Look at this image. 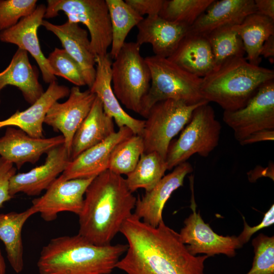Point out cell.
<instances>
[{"label": "cell", "instance_id": "1", "mask_svg": "<svg viewBox=\"0 0 274 274\" xmlns=\"http://www.w3.org/2000/svg\"><path fill=\"white\" fill-rule=\"evenodd\" d=\"M120 232L127 241V249L116 268L126 274H204L209 256L192 255L179 234L163 220L153 227L133 213Z\"/></svg>", "mask_w": 274, "mask_h": 274}, {"label": "cell", "instance_id": "2", "mask_svg": "<svg viewBox=\"0 0 274 274\" xmlns=\"http://www.w3.org/2000/svg\"><path fill=\"white\" fill-rule=\"evenodd\" d=\"M136 197L125 179L107 169L96 176L87 188L78 215V234L98 246H107L133 214Z\"/></svg>", "mask_w": 274, "mask_h": 274}, {"label": "cell", "instance_id": "3", "mask_svg": "<svg viewBox=\"0 0 274 274\" xmlns=\"http://www.w3.org/2000/svg\"><path fill=\"white\" fill-rule=\"evenodd\" d=\"M127 245H95L78 234L51 239L40 252L39 274H110Z\"/></svg>", "mask_w": 274, "mask_h": 274}, {"label": "cell", "instance_id": "4", "mask_svg": "<svg viewBox=\"0 0 274 274\" xmlns=\"http://www.w3.org/2000/svg\"><path fill=\"white\" fill-rule=\"evenodd\" d=\"M273 79V70L236 57L203 78L201 92L208 102H216L224 111H233L244 108L263 84Z\"/></svg>", "mask_w": 274, "mask_h": 274}, {"label": "cell", "instance_id": "5", "mask_svg": "<svg viewBox=\"0 0 274 274\" xmlns=\"http://www.w3.org/2000/svg\"><path fill=\"white\" fill-rule=\"evenodd\" d=\"M150 69L151 84L144 100L143 117L155 103L171 99L195 105L204 101L201 92L202 78L181 68L166 58L155 55L145 58Z\"/></svg>", "mask_w": 274, "mask_h": 274}, {"label": "cell", "instance_id": "6", "mask_svg": "<svg viewBox=\"0 0 274 274\" xmlns=\"http://www.w3.org/2000/svg\"><path fill=\"white\" fill-rule=\"evenodd\" d=\"M136 42H125L111 66L112 87L127 109L143 116L144 100L151 84L150 69Z\"/></svg>", "mask_w": 274, "mask_h": 274}, {"label": "cell", "instance_id": "7", "mask_svg": "<svg viewBox=\"0 0 274 274\" xmlns=\"http://www.w3.org/2000/svg\"><path fill=\"white\" fill-rule=\"evenodd\" d=\"M221 130L209 102L199 106L178 139L170 143L165 158L167 169L186 162L194 154L208 157L218 145Z\"/></svg>", "mask_w": 274, "mask_h": 274}, {"label": "cell", "instance_id": "8", "mask_svg": "<svg viewBox=\"0 0 274 274\" xmlns=\"http://www.w3.org/2000/svg\"><path fill=\"white\" fill-rule=\"evenodd\" d=\"M45 18H52L62 12L68 21L82 23L90 35L92 51L95 56L107 54L112 43L110 17L106 0H48Z\"/></svg>", "mask_w": 274, "mask_h": 274}, {"label": "cell", "instance_id": "9", "mask_svg": "<svg viewBox=\"0 0 274 274\" xmlns=\"http://www.w3.org/2000/svg\"><path fill=\"white\" fill-rule=\"evenodd\" d=\"M206 102H209L189 105L182 101L168 99L155 103L149 110L145 120L142 135L144 153L157 152L165 160L173 138L189 123L194 110Z\"/></svg>", "mask_w": 274, "mask_h": 274}, {"label": "cell", "instance_id": "10", "mask_svg": "<svg viewBox=\"0 0 274 274\" xmlns=\"http://www.w3.org/2000/svg\"><path fill=\"white\" fill-rule=\"evenodd\" d=\"M223 121L238 142L265 129H274V80L263 84L243 108L224 111Z\"/></svg>", "mask_w": 274, "mask_h": 274}, {"label": "cell", "instance_id": "11", "mask_svg": "<svg viewBox=\"0 0 274 274\" xmlns=\"http://www.w3.org/2000/svg\"><path fill=\"white\" fill-rule=\"evenodd\" d=\"M95 177L66 180L61 175L42 196L32 200L31 207L47 222L55 220L63 212L78 216L83 208L86 190Z\"/></svg>", "mask_w": 274, "mask_h": 274}, {"label": "cell", "instance_id": "12", "mask_svg": "<svg viewBox=\"0 0 274 274\" xmlns=\"http://www.w3.org/2000/svg\"><path fill=\"white\" fill-rule=\"evenodd\" d=\"M192 213L184 221V226L179 233L181 240L193 255L204 254L208 256L224 254L234 257L236 250L242 247L235 235L223 236L215 232L196 213L195 203L191 206Z\"/></svg>", "mask_w": 274, "mask_h": 274}, {"label": "cell", "instance_id": "13", "mask_svg": "<svg viewBox=\"0 0 274 274\" xmlns=\"http://www.w3.org/2000/svg\"><path fill=\"white\" fill-rule=\"evenodd\" d=\"M96 97L89 89L81 91L79 87L74 86L68 99L61 103L55 102L46 114L44 123L62 133L70 157L74 135L90 112Z\"/></svg>", "mask_w": 274, "mask_h": 274}, {"label": "cell", "instance_id": "14", "mask_svg": "<svg viewBox=\"0 0 274 274\" xmlns=\"http://www.w3.org/2000/svg\"><path fill=\"white\" fill-rule=\"evenodd\" d=\"M46 154L44 164L28 172L15 174L10 178L9 191L12 198L20 192L28 196L40 195L64 171L71 161L64 144L53 148Z\"/></svg>", "mask_w": 274, "mask_h": 274}, {"label": "cell", "instance_id": "15", "mask_svg": "<svg viewBox=\"0 0 274 274\" xmlns=\"http://www.w3.org/2000/svg\"><path fill=\"white\" fill-rule=\"evenodd\" d=\"M46 6H37L29 15L21 19L14 26L0 32V41L14 44L27 53L36 61L44 81L50 84L56 80L47 58L44 55L38 37V29L43 20Z\"/></svg>", "mask_w": 274, "mask_h": 274}, {"label": "cell", "instance_id": "16", "mask_svg": "<svg viewBox=\"0 0 274 274\" xmlns=\"http://www.w3.org/2000/svg\"><path fill=\"white\" fill-rule=\"evenodd\" d=\"M64 144L62 135L36 138L19 128L8 126L0 138V155L20 169L25 163H36L43 154Z\"/></svg>", "mask_w": 274, "mask_h": 274}, {"label": "cell", "instance_id": "17", "mask_svg": "<svg viewBox=\"0 0 274 274\" xmlns=\"http://www.w3.org/2000/svg\"><path fill=\"white\" fill-rule=\"evenodd\" d=\"M192 171L191 164L187 161L176 166L152 189L146 191L142 197L136 198L133 213L144 222L157 227L163 221L162 211L167 200L183 185L185 177Z\"/></svg>", "mask_w": 274, "mask_h": 274}, {"label": "cell", "instance_id": "18", "mask_svg": "<svg viewBox=\"0 0 274 274\" xmlns=\"http://www.w3.org/2000/svg\"><path fill=\"white\" fill-rule=\"evenodd\" d=\"M96 74L90 91L101 101L105 113L111 117L119 128L126 126L134 134L142 136L145 120L135 118L127 114L121 107L112 87V59L109 53L95 58Z\"/></svg>", "mask_w": 274, "mask_h": 274}, {"label": "cell", "instance_id": "19", "mask_svg": "<svg viewBox=\"0 0 274 274\" xmlns=\"http://www.w3.org/2000/svg\"><path fill=\"white\" fill-rule=\"evenodd\" d=\"M41 25L58 38L63 49L79 64L86 84L90 88L95 77L96 56L92 51L87 31L78 23L68 21L57 25L43 20Z\"/></svg>", "mask_w": 274, "mask_h": 274}, {"label": "cell", "instance_id": "20", "mask_svg": "<svg viewBox=\"0 0 274 274\" xmlns=\"http://www.w3.org/2000/svg\"><path fill=\"white\" fill-rule=\"evenodd\" d=\"M133 134L129 128L120 127L107 139L83 152L71 161L61 175L66 180L97 176L108 169L109 159L115 147Z\"/></svg>", "mask_w": 274, "mask_h": 274}, {"label": "cell", "instance_id": "21", "mask_svg": "<svg viewBox=\"0 0 274 274\" xmlns=\"http://www.w3.org/2000/svg\"><path fill=\"white\" fill-rule=\"evenodd\" d=\"M136 27V42L141 46L150 44L154 55L166 58L175 52L189 28L186 24L168 21L159 15L144 18Z\"/></svg>", "mask_w": 274, "mask_h": 274}, {"label": "cell", "instance_id": "22", "mask_svg": "<svg viewBox=\"0 0 274 274\" xmlns=\"http://www.w3.org/2000/svg\"><path fill=\"white\" fill-rule=\"evenodd\" d=\"M256 13L254 0L214 1L188 32L207 36L213 31L241 24L251 14Z\"/></svg>", "mask_w": 274, "mask_h": 274}, {"label": "cell", "instance_id": "23", "mask_svg": "<svg viewBox=\"0 0 274 274\" xmlns=\"http://www.w3.org/2000/svg\"><path fill=\"white\" fill-rule=\"evenodd\" d=\"M70 89L60 85L55 81L50 83L41 96L26 110L17 111L8 118L0 121V129L4 127L15 126L30 136L44 138L43 123L50 107L61 98L68 96Z\"/></svg>", "mask_w": 274, "mask_h": 274}, {"label": "cell", "instance_id": "24", "mask_svg": "<svg viewBox=\"0 0 274 274\" xmlns=\"http://www.w3.org/2000/svg\"><path fill=\"white\" fill-rule=\"evenodd\" d=\"M185 71L203 78L215 68L213 53L206 36L187 32L167 58Z\"/></svg>", "mask_w": 274, "mask_h": 274}, {"label": "cell", "instance_id": "25", "mask_svg": "<svg viewBox=\"0 0 274 274\" xmlns=\"http://www.w3.org/2000/svg\"><path fill=\"white\" fill-rule=\"evenodd\" d=\"M38 73L30 64L28 53L18 48L7 67L0 72L1 92L6 86L17 87L24 99L32 105L44 92L39 81Z\"/></svg>", "mask_w": 274, "mask_h": 274}, {"label": "cell", "instance_id": "26", "mask_svg": "<svg viewBox=\"0 0 274 274\" xmlns=\"http://www.w3.org/2000/svg\"><path fill=\"white\" fill-rule=\"evenodd\" d=\"M115 132L114 120L105 113L102 103L96 96L90 112L74 135L71 160L104 141Z\"/></svg>", "mask_w": 274, "mask_h": 274}, {"label": "cell", "instance_id": "27", "mask_svg": "<svg viewBox=\"0 0 274 274\" xmlns=\"http://www.w3.org/2000/svg\"><path fill=\"white\" fill-rule=\"evenodd\" d=\"M36 214L32 207L20 213L0 214V239L5 245L8 260L17 273L24 268L22 228L28 218Z\"/></svg>", "mask_w": 274, "mask_h": 274}, {"label": "cell", "instance_id": "28", "mask_svg": "<svg viewBox=\"0 0 274 274\" xmlns=\"http://www.w3.org/2000/svg\"><path fill=\"white\" fill-rule=\"evenodd\" d=\"M234 28L243 41L246 60L253 65H259L262 46L269 37L274 35V20L254 13Z\"/></svg>", "mask_w": 274, "mask_h": 274}, {"label": "cell", "instance_id": "29", "mask_svg": "<svg viewBox=\"0 0 274 274\" xmlns=\"http://www.w3.org/2000/svg\"><path fill=\"white\" fill-rule=\"evenodd\" d=\"M110 17L112 43L109 54L114 59L125 43L131 30L144 19L125 1L106 0Z\"/></svg>", "mask_w": 274, "mask_h": 274}, {"label": "cell", "instance_id": "30", "mask_svg": "<svg viewBox=\"0 0 274 274\" xmlns=\"http://www.w3.org/2000/svg\"><path fill=\"white\" fill-rule=\"evenodd\" d=\"M166 170L165 160L158 153H143L134 169L126 175L127 186L132 193L140 188L149 191L164 176Z\"/></svg>", "mask_w": 274, "mask_h": 274}, {"label": "cell", "instance_id": "31", "mask_svg": "<svg viewBox=\"0 0 274 274\" xmlns=\"http://www.w3.org/2000/svg\"><path fill=\"white\" fill-rule=\"evenodd\" d=\"M213 53L215 68L246 53L243 41L233 26L217 29L206 36Z\"/></svg>", "mask_w": 274, "mask_h": 274}, {"label": "cell", "instance_id": "32", "mask_svg": "<svg viewBox=\"0 0 274 274\" xmlns=\"http://www.w3.org/2000/svg\"><path fill=\"white\" fill-rule=\"evenodd\" d=\"M144 151L142 137L133 134L115 147L109 159L108 169L119 175H127L134 169Z\"/></svg>", "mask_w": 274, "mask_h": 274}, {"label": "cell", "instance_id": "33", "mask_svg": "<svg viewBox=\"0 0 274 274\" xmlns=\"http://www.w3.org/2000/svg\"><path fill=\"white\" fill-rule=\"evenodd\" d=\"M214 0H164L159 16L190 27Z\"/></svg>", "mask_w": 274, "mask_h": 274}, {"label": "cell", "instance_id": "34", "mask_svg": "<svg viewBox=\"0 0 274 274\" xmlns=\"http://www.w3.org/2000/svg\"><path fill=\"white\" fill-rule=\"evenodd\" d=\"M53 75L76 86L86 85L81 67L63 49L55 48L47 58Z\"/></svg>", "mask_w": 274, "mask_h": 274}, {"label": "cell", "instance_id": "35", "mask_svg": "<svg viewBox=\"0 0 274 274\" xmlns=\"http://www.w3.org/2000/svg\"><path fill=\"white\" fill-rule=\"evenodd\" d=\"M254 257L246 274H274V236L259 234L252 241Z\"/></svg>", "mask_w": 274, "mask_h": 274}, {"label": "cell", "instance_id": "36", "mask_svg": "<svg viewBox=\"0 0 274 274\" xmlns=\"http://www.w3.org/2000/svg\"><path fill=\"white\" fill-rule=\"evenodd\" d=\"M37 0H0V32L16 25L37 8Z\"/></svg>", "mask_w": 274, "mask_h": 274}, {"label": "cell", "instance_id": "37", "mask_svg": "<svg viewBox=\"0 0 274 274\" xmlns=\"http://www.w3.org/2000/svg\"><path fill=\"white\" fill-rule=\"evenodd\" d=\"M16 172V168L12 163L0 157V208L12 198L9 194V184Z\"/></svg>", "mask_w": 274, "mask_h": 274}, {"label": "cell", "instance_id": "38", "mask_svg": "<svg viewBox=\"0 0 274 274\" xmlns=\"http://www.w3.org/2000/svg\"><path fill=\"white\" fill-rule=\"evenodd\" d=\"M244 221V229L240 234L237 236L242 247L246 244L252 235L260 229L269 227L274 223V206L272 204L269 209L265 213L261 222L256 226H250L242 216Z\"/></svg>", "mask_w": 274, "mask_h": 274}, {"label": "cell", "instance_id": "39", "mask_svg": "<svg viewBox=\"0 0 274 274\" xmlns=\"http://www.w3.org/2000/svg\"><path fill=\"white\" fill-rule=\"evenodd\" d=\"M131 8L143 17L158 16L161 10L164 0H125Z\"/></svg>", "mask_w": 274, "mask_h": 274}, {"label": "cell", "instance_id": "40", "mask_svg": "<svg viewBox=\"0 0 274 274\" xmlns=\"http://www.w3.org/2000/svg\"><path fill=\"white\" fill-rule=\"evenodd\" d=\"M274 129H265L254 132L239 142L241 145L253 144L261 141H273Z\"/></svg>", "mask_w": 274, "mask_h": 274}, {"label": "cell", "instance_id": "41", "mask_svg": "<svg viewBox=\"0 0 274 274\" xmlns=\"http://www.w3.org/2000/svg\"><path fill=\"white\" fill-rule=\"evenodd\" d=\"M256 13L274 20V1L255 0Z\"/></svg>", "mask_w": 274, "mask_h": 274}, {"label": "cell", "instance_id": "42", "mask_svg": "<svg viewBox=\"0 0 274 274\" xmlns=\"http://www.w3.org/2000/svg\"><path fill=\"white\" fill-rule=\"evenodd\" d=\"M260 56L268 58L271 63L274 62V35L269 37L263 43L260 51Z\"/></svg>", "mask_w": 274, "mask_h": 274}, {"label": "cell", "instance_id": "43", "mask_svg": "<svg viewBox=\"0 0 274 274\" xmlns=\"http://www.w3.org/2000/svg\"><path fill=\"white\" fill-rule=\"evenodd\" d=\"M6 264L0 250V274H6Z\"/></svg>", "mask_w": 274, "mask_h": 274}]
</instances>
